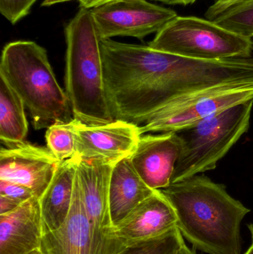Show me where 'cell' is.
<instances>
[{
	"mask_svg": "<svg viewBox=\"0 0 253 254\" xmlns=\"http://www.w3.org/2000/svg\"><path fill=\"white\" fill-rule=\"evenodd\" d=\"M176 212L177 228L207 254H241V224L251 212L225 186L196 176L160 190Z\"/></svg>",
	"mask_w": 253,
	"mask_h": 254,
	"instance_id": "1",
	"label": "cell"
},
{
	"mask_svg": "<svg viewBox=\"0 0 253 254\" xmlns=\"http://www.w3.org/2000/svg\"><path fill=\"white\" fill-rule=\"evenodd\" d=\"M65 33V92L73 117L86 125L114 122L105 93L101 40L91 9L80 7Z\"/></svg>",
	"mask_w": 253,
	"mask_h": 254,
	"instance_id": "2",
	"label": "cell"
},
{
	"mask_svg": "<svg viewBox=\"0 0 253 254\" xmlns=\"http://www.w3.org/2000/svg\"><path fill=\"white\" fill-rule=\"evenodd\" d=\"M0 77L22 100L35 129L74 119L69 100L56 80L47 52L35 42L19 40L4 46Z\"/></svg>",
	"mask_w": 253,
	"mask_h": 254,
	"instance_id": "3",
	"label": "cell"
},
{
	"mask_svg": "<svg viewBox=\"0 0 253 254\" xmlns=\"http://www.w3.org/2000/svg\"><path fill=\"white\" fill-rule=\"evenodd\" d=\"M253 107L251 100L175 131L181 149L171 184L215 170L249 129Z\"/></svg>",
	"mask_w": 253,
	"mask_h": 254,
	"instance_id": "4",
	"label": "cell"
},
{
	"mask_svg": "<svg viewBox=\"0 0 253 254\" xmlns=\"http://www.w3.org/2000/svg\"><path fill=\"white\" fill-rule=\"evenodd\" d=\"M149 46L201 61L252 58V38L239 35L206 19L177 16L156 34Z\"/></svg>",
	"mask_w": 253,
	"mask_h": 254,
	"instance_id": "5",
	"label": "cell"
},
{
	"mask_svg": "<svg viewBox=\"0 0 253 254\" xmlns=\"http://www.w3.org/2000/svg\"><path fill=\"white\" fill-rule=\"evenodd\" d=\"M251 100H253V84L227 85L206 89L171 103L153 113L140 125V132L142 135L177 131Z\"/></svg>",
	"mask_w": 253,
	"mask_h": 254,
	"instance_id": "6",
	"label": "cell"
},
{
	"mask_svg": "<svg viewBox=\"0 0 253 254\" xmlns=\"http://www.w3.org/2000/svg\"><path fill=\"white\" fill-rule=\"evenodd\" d=\"M78 157V156H77ZM114 164L78 157L77 173L93 234L92 254H117L126 246L114 234L109 209V185Z\"/></svg>",
	"mask_w": 253,
	"mask_h": 254,
	"instance_id": "7",
	"label": "cell"
},
{
	"mask_svg": "<svg viewBox=\"0 0 253 254\" xmlns=\"http://www.w3.org/2000/svg\"><path fill=\"white\" fill-rule=\"evenodd\" d=\"M101 40L131 37L143 40L158 33L178 16L172 9L147 0H123L91 9Z\"/></svg>",
	"mask_w": 253,
	"mask_h": 254,
	"instance_id": "8",
	"label": "cell"
},
{
	"mask_svg": "<svg viewBox=\"0 0 253 254\" xmlns=\"http://www.w3.org/2000/svg\"><path fill=\"white\" fill-rule=\"evenodd\" d=\"M76 134L80 159L114 165L134 153L141 136L138 125L122 120L100 125L76 120Z\"/></svg>",
	"mask_w": 253,
	"mask_h": 254,
	"instance_id": "9",
	"label": "cell"
},
{
	"mask_svg": "<svg viewBox=\"0 0 253 254\" xmlns=\"http://www.w3.org/2000/svg\"><path fill=\"white\" fill-rule=\"evenodd\" d=\"M61 161L47 147L23 141L0 150V179L22 184L40 199Z\"/></svg>",
	"mask_w": 253,
	"mask_h": 254,
	"instance_id": "10",
	"label": "cell"
},
{
	"mask_svg": "<svg viewBox=\"0 0 253 254\" xmlns=\"http://www.w3.org/2000/svg\"><path fill=\"white\" fill-rule=\"evenodd\" d=\"M181 149V140L175 131L142 134L131 162L150 188L164 189L171 185Z\"/></svg>",
	"mask_w": 253,
	"mask_h": 254,
	"instance_id": "11",
	"label": "cell"
},
{
	"mask_svg": "<svg viewBox=\"0 0 253 254\" xmlns=\"http://www.w3.org/2000/svg\"><path fill=\"white\" fill-rule=\"evenodd\" d=\"M176 212L160 190L135 207L114 228L116 238L125 246L156 238L176 228Z\"/></svg>",
	"mask_w": 253,
	"mask_h": 254,
	"instance_id": "12",
	"label": "cell"
},
{
	"mask_svg": "<svg viewBox=\"0 0 253 254\" xmlns=\"http://www.w3.org/2000/svg\"><path fill=\"white\" fill-rule=\"evenodd\" d=\"M93 234L78 176L69 213L58 229L44 234L40 250L43 254H92Z\"/></svg>",
	"mask_w": 253,
	"mask_h": 254,
	"instance_id": "13",
	"label": "cell"
},
{
	"mask_svg": "<svg viewBox=\"0 0 253 254\" xmlns=\"http://www.w3.org/2000/svg\"><path fill=\"white\" fill-rule=\"evenodd\" d=\"M40 200L32 197L7 214L0 215V254H28L43 240Z\"/></svg>",
	"mask_w": 253,
	"mask_h": 254,
	"instance_id": "14",
	"label": "cell"
},
{
	"mask_svg": "<svg viewBox=\"0 0 253 254\" xmlns=\"http://www.w3.org/2000/svg\"><path fill=\"white\" fill-rule=\"evenodd\" d=\"M155 190L140 177L130 156L114 164L109 185L110 216L114 228Z\"/></svg>",
	"mask_w": 253,
	"mask_h": 254,
	"instance_id": "15",
	"label": "cell"
},
{
	"mask_svg": "<svg viewBox=\"0 0 253 254\" xmlns=\"http://www.w3.org/2000/svg\"><path fill=\"white\" fill-rule=\"evenodd\" d=\"M77 155L61 161L50 185L40 198L44 234L58 229L69 213L74 196Z\"/></svg>",
	"mask_w": 253,
	"mask_h": 254,
	"instance_id": "16",
	"label": "cell"
},
{
	"mask_svg": "<svg viewBox=\"0 0 253 254\" xmlns=\"http://www.w3.org/2000/svg\"><path fill=\"white\" fill-rule=\"evenodd\" d=\"M25 105L0 77V139L10 146L25 141L28 131Z\"/></svg>",
	"mask_w": 253,
	"mask_h": 254,
	"instance_id": "17",
	"label": "cell"
},
{
	"mask_svg": "<svg viewBox=\"0 0 253 254\" xmlns=\"http://www.w3.org/2000/svg\"><path fill=\"white\" fill-rule=\"evenodd\" d=\"M205 19L239 35L253 37V0H213Z\"/></svg>",
	"mask_w": 253,
	"mask_h": 254,
	"instance_id": "18",
	"label": "cell"
},
{
	"mask_svg": "<svg viewBox=\"0 0 253 254\" xmlns=\"http://www.w3.org/2000/svg\"><path fill=\"white\" fill-rule=\"evenodd\" d=\"M76 140V119L68 123L55 124L46 130L47 148L59 161L75 156Z\"/></svg>",
	"mask_w": 253,
	"mask_h": 254,
	"instance_id": "19",
	"label": "cell"
},
{
	"mask_svg": "<svg viewBox=\"0 0 253 254\" xmlns=\"http://www.w3.org/2000/svg\"><path fill=\"white\" fill-rule=\"evenodd\" d=\"M184 243L176 227L156 238L129 243L117 254H177Z\"/></svg>",
	"mask_w": 253,
	"mask_h": 254,
	"instance_id": "20",
	"label": "cell"
},
{
	"mask_svg": "<svg viewBox=\"0 0 253 254\" xmlns=\"http://www.w3.org/2000/svg\"><path fill=\"white\" fill-rule=\"evenodd\" d=\"M37 0H0V12L10 23L16 24L31 11Z\"/></svg>",
	"mask_w": 253,
	"mask_h": 254,
	"instance_id": "21",
	"label": "cell"
},
{
	"mask_svg": "<svg viewBox=\"0 0 253 254\" xmlns=\"http://www.w3.org/2000/svg\"><path fill=\"white\" fill-rule=\"evenodd\" d=\"M0 195L10 197L21 203L25 202L27 200L35 196L33 191L28 187L22 184L2 179H0Z\"/></svg>",
	"mask_w": 253,
	"mask_h": 254,
	"instance_id": "22",
	"label": "cell"
},
{
	"mask_svg": "<svg viewBox=\"0 0 253 254\" xmlns=\"http://www.w3.org/2000/svg\"><path fill=\"white\" fill-rule=\"evenodd\" d=\"M20 201L6 195H0V215L7 214L20 205Z\"/></svg>",
	"mask_w": 253,
	"mask_h": 254,
	"instance_id": "23",
	"label": "cell"
},
{
	"mask_svg": "<svg viewBox=\"0 0 253 254\" xmlns=\"http://www.w3.org/2000/svg\"><path fill=\"white\" fill-rule=\"evenodd\" d=\"M120 1H123V0H80L79 1H80V7L86 9H93L108 3Z\"/></svg>",
	"mask_w": 253,
	"mask_h": 254,
	"instance_id": "24",
	"label": "cell"
},
{
	"mask_svg": "<svg viewBox=\"0 0 253 254\" xmlns=\"http://www.w3.org/2000/svg\"><path fill=\"white\" fill-rule=\"evenodd\" d=\"M168 4H181V5H189L193 4L197 0H155Z\"/></svg>",
	"mask_w": 253,
	"mask_h": 254,
	"instance_id": "25",
	"label": "cell"
},
{
	"mask_svg": "<svg viewBox=\"0 0 253 254\" xmlns=\"http://www.w3.org/2000/svg\"><path fill=\"white\" fill-rule=\"evenodd\" d=\"M73 1V0H44L42 3L43 7H49V6L53 5V4H57V3L65 2V1ZM80 1V0H78Z\"/></svg>",
	"mask_w": 253,
	"mask_h": 254,
	"instance_id": "26",
	"label": "cell"
},
{
	"mask_svg": "<svg viewBox=\"0 0 253 254\" xmlns=\"http://www.w3.org/2000/svg\"><path fill=\"white\" fill-rule=\"evenodd\" d=\"M177 254H196V252L194 251L190 250L188 247H187V245L184 243L182 247L180 249L179 252H178Z\"/></svg>",
	"mask_w": 253,
	"mask_h": 254,
	"instance_id": "27",
	"label": "cell"
},
{
	"mask_svg": "<svg viewBox=\"0 0 253 254\" xmlns=\"http://www.w3.org/2000/svg\"><path fill=\"white\" fill-rule=\"evenodd\" d=\"M28 254H43V253L42 252V251L40 250V249H37L32 251V252H30V253Z\"/></svg>",
	"mask_w": 253,
	"mask_h": 254,
	"instance_id": "28",
	"label": "cell"
},
{
	"mask_svg": "<svg viewBox=\"0 0 253 254\" xmlns=\"http://www.w3.org/2000/svg\"><path fill=\"white\" fill-rule=\"evenodd\" d=\"M248 228H249L250 231H251V236H252V240L253 243V223L250 224V225H248Z\"/></svg>",
	"mask_w": 253,
	"mask_h": 254,
	"instance_id": "29",
	"label": "cell"
},
{
	"mask_svg": "<svg viewBox=\"0 0 253 254\" xmlns=\"http://www.w3.org/2000/svg\"><path fill=\"white\" fill-rule=\"evenodd\" d=\"M245 254H253V243L252 246L250 247V249H248V252H247Z\"/></svg>",
	"mask_w": 253,
	"mask_h": 254,
	"instance_id": "30",
	"label": "cell"
}]
</instances>
